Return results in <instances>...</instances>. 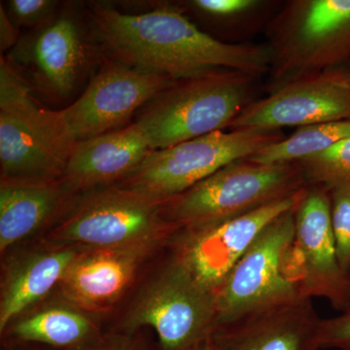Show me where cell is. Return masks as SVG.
Masks as SVG:
<instances>
[{"label":"cell","instance_id":"obj_27","mask_svg":"<svg viewBox=\"0 0 350 350\" xmlns=\"http://www.w3.org/2000/svg\"><path fill=\"white\" fill-rule=\"evenodd\" d=\"M79 350H155L135 334L119 333L101 335L98 340ZM161 350V349H160Z\"/></svg>","mask_w":350,"mask_h":350},{"label":"cell","instance_id":"obj_28","mask_svg":"<svg viewBox=\"0 0 350 350\" xmlns=\"http://www.w3.org/2000/svg\"><path fill=\"white\" fill-rule=\"evenodd\" d=\"M19 42V27L14 24L8 13L0 5V50L1 53L11 49Z\"/></svg>","mask_w":350,"mask_h":350},{"label":"cell","instance_id":"obj_4","mask_svg":"<svg viewBox=\"0 0 350 350\" xmlns=\"http://www.w3.org/2000/svg\"><path fill=\"white\" fill-rule=\"evenodd\" d=\"M268 91L350 62V0H292L269 29Z\"/></svg>","mask_w":350,"mask_h":350},{"label":"cell","instance_id":"obj_13","mask_svg":"<svg viewBox=\"0 0 350 350\" xmlns=\"http://www.w3.org/2000/svg\"><path fill=\"white\" fill-rule=\"evenodd\" d=\"M294 262L304 298H325L335 310H350V278L338 262L331 224L330 191L308 185L295 209Z\"/></svg>","mask_w":350,"mask_h":350},{"label":"cell","instance_id":"obj_11","mask_svg":"<svg viewBox=\"0 0 350 350\" xmlns=\"http://www.w3.org/2000/svg\"><path fill=\"white\" fill-rule=\"evenodd\" d=\"M157 73L107 59L84 93L62 109L76 144L120 130L140 108L174 84Z\"/></svg>","mask_w":350,"mask_h":350},{"label":"cell","instance_id":"obj_3","mask_svg":"<svg viewBox=\"0 0 350 350\" xmlns=\"http://www.w3.org/2000/svg\"><path fill=\"white\" fill-rule=\"evenodd\" d=\"M255 80L237 71L179 80L147 103L135 123L153 150L224 131L252 103Z\"/></svg>","mask_w":350,"mask_h":350},{"label":"cell","instance_id":"obj_16","mask_svg":"<svg viewBox=\"0 0 350 350\" xmlns=\"http://www.w3.org/2000/svg\"><path fill=\"white\" fill-rule=\"evenodd\" d=\"M161 243L80 251L62 280L64 297L85 310L108 308L126 291L139 265Z\"/></svg>","mask_w":350,"mask_h":350},{"label":"cell","instance_id":"obj_7","mask_svg":"<svg viewBox=\"0 0 350 350\" xmlns=\"http://www.w3.org/2000/svg\"><path fill=\"white\" fill-rule=\"evenodd\" d=\"M296 207L271 221L232 269L216 294V327L304 298L294 262Z\"/></svg>","mask_w":350,"mask_h":350},{"label":"cell","instance_id":"obj_6","mask_svg":"<svg viewBox=\"0 0 350 350\" xmlns=\"http://www.w3.org/2000/svg\"><path fill=\"white\" fill-rule=\"evenodd\" d=\"M169 200L116 185L89 191L55 229L53 238L88 250L163 241L180 230L165 214Z\"/></svg>","mask_w":350,"mask_h":350},{"label":"cell","instance_id":"obj_17","mask_svg":"<svg viewBox=\"0 0 350 350\" xmlns=\"http://www.w3.org/2000/svg\"><path fill=\"white\" fill-rule=\"evenodd\" d=\"M82 29L73 16H59L44 25L17 54L29 63L39 85L49 93H72L86 68L89 49Z\"/></svg>","mask_w":350,"mask_h":350},{"label":"cell","instance_id":"obj_26","mask_svg":"<svg viewBox=\"0 0 350 350\" xmlns=\"http://www.w3.org/2000/svg\"><path fill=\"white\" fill-rule=\"evenodd\" d=\"M319 349L350 350V310L332 319H321Z\"/></svg>","mask_w":350,"mask_h":350},{"label":"cell","instance_id":"obj_18","mask_svg":"<svg viewBox=\"0 0 350 350\" xmlns=\"http://www.w3.org/2000/svg\"><path fill=\"white\" fill-rule=\"evenodd\" d=\"M79 252L75 248L36 252L11 267L0 301L2 335L12 326L18 315L43 299L57 284H61Z\"/></svg>","mask_w":350,"mask_h":350},{"label":"cell","instance_id":"obj_22","mask_svg":"<svg viewBox=\"0 0 350 350\" xmlns=\"http://www.w3.org/2000/svg\"><path fill=\"white\" fill-rule=\"evenodd\" d=\"M296 163L306 185L322 186L328 190L350 186V137Z\"/></svg>","mask_w":350,"mask_h":350},{"label":"cell","instance_id":"obj_9","mask_svg":"<svg viewBox=\"0 0 350 350\" xmlns=\"http://www.w3.org/2000/svg\"><path fill=\"white\" fill-rule=\"evenodd\" d=\"M151 327L161 350H192L216 328V295L204 289L172 256L138 296L124 333Z\"/></svg>","mask_w":350,"mask_h":350},{"label":"cell","instance_id":"obj_23","mask_svg":"<svg viewBox=\"0 0 350 350\" xmlns=\"http://www.w3.org/2000/svg\"><path fill=\"white\" fill-rule=\"evenodd\" d=\"M331 224L340 268L350 278V186L331 189Z\"/></svg>","mask_w":350,"mask_h":350},{"label":"cell","instance_id":"obj_24","mask_svg":"<svg viewBox=\"0 0 350 350\" xmlns=\"http://www.w3.org/2000/svg\"><path fill=\"white\" fill-rule=\"evenodd\" d=\"M197 12L220 21L239 20L255 13L267 2L260 0H193L189 2Z\"/></svg>","mask_w":350,"mask_h":350},{"label":"cell","instance_id":"obj_1","mask_svg":"<svg viewBox=\"0 0 350 350\" xmlns=\"http://www.w3.org/2000/svg\"><path fill=\"white\" fill-rule=\"evenodd\" d=\"M90 16L112 59L174 81L220 71H237L257 79L269 75L271 68L268 44L222 42L175 8L130 14L96 3Z\"/></svg>","mask_w":350,"mask_h":350},{"label":"cell","instance_id":"obj_2","mask_svg":"<svg viewBox=\"0 0 350 350\" xmlns=\"http://www.w3.org/2000/svg\"><path fill=\"white\" fill-rule=\"evenodd\" d=\"M76 142L63 112L39 105L15 64L0 59L1 182H62Z\"/></svg>","mask_w":350,"mask_h":350},{"label":"cell","instance_id":"obj_19","mask_svg":"<svg viewBox=\"0 0 350 350\" xmlns=\"http://www.w3.org/2000/svg\"><path fill=\"white\" fill-rule=\"evenodd\" d=\"M73 194L62 182L20 184L1 182L0 250L1 253L38 231Z\"/></svg>","mask_w":350,"mask_h":350},{"label":"cell","instance_id":"obj_12","mask_svg":"<svg viewBox=\"0 0 350 350\" xmlns=\"http://www.w3.org/2000/svg\"><path fill=\"white\" fill-rule=\"evenodd\" d=\"M350 119V73L329 69L304 76L253 100L231 130H280Z\"/></svg>","mask_w":350,"mask_h":350},{"label":"cell","instance_id":"obj_20","mask_svg":"<svg viewBox=\"0 0 350 350\" xmlns=\"http://www.w3.org/2000/svg\"><path fill=\"white\" fill-rule=\"evenodd\" d=\"M17 344L79 350L101 337L93 320L72 308L53 306L18 320L5 332Z\"/></svg>","mask_w":350,"mask_h":350},{"label":"cell","instance_id":"obj_10","mask_svg":"<svg viewBox=\"0 0 350 350\" xmlns=\"http://www.w3.org/2000/svg\"><path fill=\"white\" fill-rule=\"evenodd\" d=\"M306 187L290 197L216 224L180 229L172 237L174 256L200 286L217 294L228 275L260 232L300 204Z\"/></svg>","mask_w":350,"mask_h":350},{"label":"cell","instance_id":"obj_5","mask_svg":"<svg viewBox=\"0 0 350 350\" xmlns=\"http://www.w3.org/2000/svg\"><path fill=\"white\" fill-rule=\"evenodd\" d=\"M306 186L296 163L266 165L243 159L170 198L165 214L180 229H194L241 217Z\"/></svg>","mask_w":350,"mask_h":350},{"label":"cell","instance_id":"obj_21","mask_svg":"<svg viewBox=\"0 0 350 350\" xmlns=\"http://www.w3.org/2000/svg\"><path fill=\"white\" fill-rule=\"evenodd\" d=\"M350 137V119L299 126L290 137L265 147L250 161L266 165L297 163Z\"/></svg>","mask_w":350,"mask_h":350},{"label":"cell","instance_id":"obj_25","mask_svg":"<svg viewBox=\"0 0 350 350\" xmlns=\"http://www.w3.org/2000/svg\"><path fill=\"white\" fill-rule=\"evenodd\" d=\"M57 6L53 0H11L7 13L18 27H42L53 20Z\"/></svg>","mask_w":350,"mask_h":350},{"label":"cell","instance_id":"obj_8","mask_svg":"<svg viewBox=\"0 0 350 350\" xmlns=\"http://www.w3.org/2000/svg\"><path fill=\"white\" fill-rule=\"evenodd\" d=\"M284 137L280 130L218 131L152 151L119 187L160 199L180 195L228 163L255 155Z\"/></svg>","mask_w":350,"mask_h":350},{"label":"cell","instance_id":"obj_30","mask_svg":"<svg viewBox=\"0 0 350 350\" xmlns=\"http://www.w3.org/2000/svg\"><path fill=\"white\" fill-rule=\"evenodd\" d=\"M344 68H347V71H349V72L350 73V62L349 64H345V66H344Z\"/></svg>","mask_w":350,"mask_h":350},{"label":"cell","instance_id":"obj_14","mask_svg":"<svg viewBox=\"0 0 350 350\" xmlns=\"http://www.w3.org/2000/svg\"><path fill=\"white\" fill-rule=\"evenodd\" d=\"M319 314L312 299L267 306L216 327L213 350H320Z\"/></svg>","mask_w":350,"mask_h":350},{"label":"cell","instance_id":"obj_29","mask_svg":"<svg viewBox=\"0 0 350 350\" xmlns=\"http://www.w3.org/2000/svg\"><path fill=\"white\" fill-rule=\"evenodd\" d=\"M192 350H213L211 338L204 340V342H202V344L197 345V347H196L195 349H193Z\"/></svg>","mask_w":350,"mask_h":350},{"label":"cell","instance_id":"obj_15","mask_svg":"<svg viewBox=\"0 0 350 350\" xmlns=\"http://www.w3.org/2000/svg\"><path fill=\"white\" fill-rule=\"evenodd\" d=\"M152 151L144 131L133 122L120 130L77 142L62 183L71 193L116 185Z\"/></svg>","mask_w":350,"mask_h":350}]
</instances>
